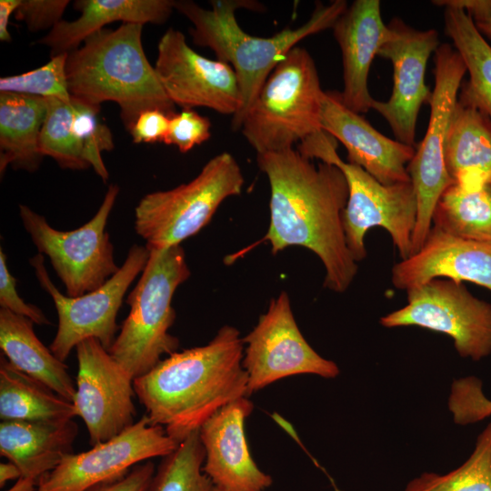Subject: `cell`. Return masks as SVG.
Returning a JSON list of instances; mask_svg holds the SVG:
<instances>
[{
  "mask_svg": "<svg viewBox=\"0 0 491 491\" xmlns=\"http://www.w3.org/2000/svg\"><path fill=\"white\" fill-rule=\"evenodd\" d=\"M270 184V224L264 239L276 254L298 246L315 253L326 270L325 287L343 293L357 274L346 243L342 215L348 185L336 165L303 155L297 149L256 155Z\"/></svg>",
  "mask_w": 491,
  "mask_h": 491,
  "instance_id": "6da1fadb",
  "label": "cell"
},
{
  "mask_svg": "<svg viewBox=\"0 0 491 491\" xmlns=\"http://www.w3.org/2000/svg\"><path fill=\"white\" fill-rule=\"evenodd\" d=\"M244 349L240 332L224 326L205 346L176 351L134 379L151 424L180 444L221 407L247 396Z\"/></svg>",
  "mask_w": 491,
  "mask_h": 491,
  "instance_id": "7a4b0ae2",
  "label": "cell"
},
{
  "mask_svg": "<svg viewBox=\"0 0 491 491\" xmlns=\"http://www.w3.org/2000/svg\"><path fill=\"white\" fill-rule=\"evenodd\" d=\"M211 9L192 1H175V9L192 24L193 42L213 50L217 60L230 65L238 80L242 106L232 117L231 128L240 130L244 116L277 64L305 37L332 28L346 10L345 0L316 4L310 18L296 29L286 27L270 37L254 36L243 31L235 12L238 8L261 11L251 0H213Z\"/></svg>",
  "mask_w": 491,
  "mask_h": 491,
  "instance_id": "3957f363",
  "label": "cell"
},
{
  "mask_svg": "<svg viewBox=\"0 0 491 491\" xmlns=\"http://www.w3.org/2000/svg\"><path fill=\"white\" fill-rule=\"evenodd\" d=\"M143 25L122 23L116 29L94 33L82 47L68 53L65 65L70 95L93 105L116 103L128 132L146 110L175 113V104L146 58Z\"/></svg>",
  "mask_w": 491,
  "mask_h": 491,
  "instance_id": "277c9868",
  "label": "cell"
},
{
  "mask_svg": "<svg viewBox=\"0 0 491 491\" xmlns=\"http://www.w3.org/2000/svg\"><path fill=\"white\" fill-rule=\"evenodd\" d=\"M190 275L181 245L149 250L146 265L126 298L129 314L108 350L133 379L152 370L163 356L177 351L179 339L169 333L175 319L172 300Z\"/></svg>",
  "mask_w": 491,
  "mask_h": 491,
  "instance_id": "5b68a950",
  "label": "cell"
},
{
  "mask_svg": "<svg viewBox=\"0 0 491 491\" xmlns=\"http://www.w3.org/2000/svg\"><path fill=\"white\" fill-rule=\"evenodd\" d=\"M324 91L316 64L295 46L277 64L247 109L241 132L256 154L294 148L323 131Z\"/></svg>",
  "mask_w": 491,
  "mask_h": 491,
  "instance_id": "8992f818",
  "label": "cell"
},
{
  "mask_svg": "<svg viewBox=\"0 0 491 491\" xmlns=\"http://www.w3.org/2000/svg\"><path fill=\"white\" fill-rule=\"evenodd\" d=\"M336 140L322 131L298 145L305 156L339 167L348 185V198L342 221L346 243L357 263L366 256L365 236L375 226L388 232L401 259L412 253L416 223L417 200L409 182L383 185L356 165L343 161L336 152Z\"/></svg>",
  "mask_w": 491,
  "mask_h": 491,
  "instance_id": "52a82bcc",
  "label": "cell"
},
{
  "mask_svg": "<svg viewBox=\"0 0 491 491\" xmlns=\"http://www.w3.org/2000/svg\"><path fill=\"white\" fill-rule=\"evenodd\" d=\"M244 175L235 157L211 158L190 182L145 195L135 208V230L148 250H162L197 234L228 197L240 195Z\"/></svg>",
  "mask_w": 491,
  "mask_h": 491,
  "instance_id": "ba28073f",
  "label": "cell"
},
{
  "mask_svg": "<svg viewBox=\"0 0 491 491\" xmlns=\"http://www.w3.org/2000/svg\"><path fill=\"white\" fill-rule=\"evenodd\" d=\"M119 193L111 185L95 215L80 227L61 231L27 205H19L25 231L42 255H46L53 269L65 287L66 296H80L103 286L119 270L114 246L106 231L109 215Z\"/></svg>",
  "mask_w": 491,
  "mask_h": 491,
  "instance_id": "9c48e42d",
  "label": "cell"
},
{
  "mask_svg": "<svg viewBox=\"0 0 491 491\" xmlns=\"http://www.w3.org/2000/svg\"><path fill=\"white\" fill-rule=\"evenodd\" d=\"M148 257L145 246L133 245L115 275L97 289L76 297L63 295L54 285L44 255L38 253L30 258L39 285L52 297L57 312L58 327L49 348L59 360L65 362L74 348L90 338L110 349L120 330L116 316L124 296Z\"/></svg>",
  "mask_w": 491,
  "mask_h": 491,
  "instance_id": "30bf717a",
  "label": "cell"
},
{
  "mask_svg": "<svg viewBox=\"0 0 491 491\" xmlns=\"http://www.w3.org/2000/svg\"><path fill=\"white\" fill-rule=\"evenodd\" d=\"M466 67L450 45L435 51V87L429 101L430 117L426 132L407 165L417 200L416 223L412 253L423 246L431 227L435 206L446 188L453 183L445 161V143L450 118Z\"/></svg>",
  "mask_w": 491,
  "mask_h": 491,
  "instance_id": "8fae6325",
  "label": "cell"
},
{
  "mask_svg": "<svg viewBox=\"0 0 491 491\" xmlns=\"http://www.w3.org/2000/svg\"><path fill=\"white\" fill-rule=\"evenodd\" d=\"M407 304L380 318L387 328L418 326L453 339L458 355L479 361L491 354V304L464 283L435 278L406 291Z\"/></svg>",
  "mask_w": 491,
  "mask_h": 491,
  "instance_id": "7c38bea8",
  "label": "cell"
},
{
  "mask_svg": "<svg viewBox=\"0 0 491 491\" xmlns=\"http://www.w3.org/2000/svg\"><path fill=\"white\" fill-rule=\"evenodd\" d=\"M243 342L246 345L242 364L248 376L247 396L295 375L335 378L340 373L334 361L322 357L305 339L285 291L270 301Z\"/></svg>",
  "mask_w": 491,
  "mask_h": 491,
  "instance_id": "4fadbf2b",
  "label": "cell"
},
{
  "mask_svg": "<svg viewBox=\"0 0 491 491\" xmlns=\"http://www.w3.org/2000/svg\"><path fill=\"white\" fill-rule=\"evenodd\" d=\"M178 445L163 426L152 425L144 415L118 436L66 456L56 468L39 478L37 491H85L123 478L135 466L166 456Z\"/></svg>",
  "mask_w": 491,
  "mask_h": 491,
  "instance_id": "5bb4252c",
  "label": "cell"
},
{
  "mask_svg": "<svg viewBox=\"0 0 491 491\" xmlns=\"http://www.w3.org/2000/svg\"><path fill=\"white\" fill-rule=\"evenodd\" d=\"M77 376L73 401L92 446L107 441L133 426L136 409L134 379L102 344L90 338L76 347Z\"/></svg>",
  "mask_w": 491,
  "mask_h": 491,
  "instance_id": "9a60e30c",
  "label": "cell"
},
{
  "mask_svg": "<svg viewBox=\"0 0 491 491\" xmlns=\"http://www.w3.org/2000/svg\"><path fill=\"white\" fill-rule=\"evenodd\" d=\"M155 69L168 97L183 109L207 107L234 116L242 106L233 67L196 53L181 31L169 28L160 38Z\"/></svg>",
  "mask_w": 491,
  "mask_h": 491,
  "instance_id": "2e32d148",
  "label": "cell"
},
{
  "mask_svg": "<svg viewBox=\"0 0 491 491\" xmlns=\"http://www.w3.org/2000/svg\"><path fill=\"white\" fill-rule=\"evenodd\" d=\"M387 25L390 35L377 55L391 61L393 88L389 99L375 100L372 109L386 120L397 141L415 146L419 110L432 95L425 73L431 54L440 45L438 33L416 29L400 18Z\"/></svg>",
  "mask_w": 491,
  "mask_h": 491,
  "instance_id": "e0dca14e",
  "label": "cell"
},
{
  "mask_svg": "<svg viewBox=\"0 0 491 491\" xmlns=\"http://www.w3.org/2000/svg\"><path fill=\"white\" fill-rule=\"evenodd\" d=\"M253 408L247 396L239 397L217 410L199 428L205 452L203 470L223 491H265L273 483L248 448L245 421Z\"/></svg>",
  "mask_w": 491,
  "mask_h": 491,
  "instance_id": "ac0fdd59",
  "label": "cell"
},
{
  "mask_svg": "<svg viewBox=\"0 0 491 491\" xmlns=\"http://www.w3.org/2000/svg\"><path fill=\"white\" fill-rule=\"evenodd\" d=\"M323 131L343 144L348 163L356 165L383 185L411 181L407 164L416 146L390 139L361 115L347 108L337 92H325L322 99Z\"/></svg>",
  "mask_w": 491,
  "mask_h": 491,
  "instance_id": "d6986e66",
  "label": "cell"
},
{
  "mask_svg": "<svg viewBox=\"0 0 491 491\" xmlns=\"http://www.w3.org/2000/svg\"><path fill=\"white\" fill-rule=\"evenodd\" d=\"M435 278L470 282L491 291V243L460 238L432 225L421 248L393 266L391 281L406 292Z\"/></svg>",
  "mask_w": 491,
  "mask_h": 491,
  "instance_id": "ffe728a7",
  "label": "cell"
},
{
  "mask_svg": "<svg viewBox=\"0 0 491 491\" xmlns=\"http://www.w3.org/2000/svg\"><path fill=\"white\" fill-rule=\"evenodd\" d=\"M333 34L343 59V104L361 115L373 107L376 99L368 89V74L373 59L390 35L383 22L379 0H356L337 18Z\"/></svg>",
  "mask_w": 491,
  "mask_h": 491,
  "instance_id": "44dd1931",
  "label": "cell"
},
{
  "mask_svg": "<svg viewBox=\"0 0 491 491\" xmlns=\"http://www.w3.org/2000/svg\"><path fill=\"white\" fill-rule=\"evenodd\" d=\"M78 426L73 419L5 420L0 423V454L22 476L37 481L74 453Z\"/></svg>",
  "mask_w": 491,
  "mask_h": 491,
  "instance_id": "7402d4cb",
  "label": "cell"
},
{
  "mask_svg": "<svg viewBox=\"0 0 491 491\" xmlns=\"http://www.w3.org/2000/svg\"><path fill=\"white\" fill-rule=\"evenodd\" d=\"M80 16L60 21L37 41L50 47L52 55L69 53L89 35L116 21L123 23H165L175 9L173 0H78L74 4Z\"/></svg>",
  "mask_w": 491,
  "mask_h": 491,
  "instance_id": "603a6c76",
  "label": "cell"
},
{
  "mask_svg": "<svg viewBox=\"0 0 491 491\" xmlns=\"http://www.w3.org/2000/svg\"><path fill=\"white\" fill-rule=\"evenodd\" d=\"M445 161L454 183L491 180V119L459 96L446 133Z\"/></svg>",
  "mask_w": 491,
  "mask_h": 491,
  "instance_id": "cb8c5ba5",
  "label": "cell"
},
{
  "mask_svg": "<svg viewBox=\"0 0 491 491\" xmlns=\"http://www.w3.org/2000/svg\"><path fill=\"white\" fill-rule=\"evenodd\" d=\"M0 347L18 370L43 383L62 397L73 402L75 384L66 365L36 336L34 323L27 317L0 309Z\"/></svg>",
  "mask_w": 491,
  "mask_h": 491,
  "instance_id": "d4e9b609",
  "label": "cell"
},
{
  "mask_svg": "<svg viewBox=\"0 0 491 491\" xmlns=\"http://www.w3.org/2000/svg\"><path fill=\"white\" fill-rule=\"evenodd\" d=\"M47 108L46 98L0 93V173L8 166L36 171L45 157L39 136Z\"/></svg>",
  "mask_w": 491,
  "mask_h": 491,
  "instance_id": "484cf974",
  "label": "cell"
},
{
  "mask_svg": "<svg viewBox=\"0 0 491 491\" xmlns=\"http://www.w3.org/2000/svg\"><path fill=\"white\" fill-rule=\"evenodd\" d=\"M73 402L0 358V418L5 420L55 421L73 419Z\"/></svg>",
  "mask_w": 491,
  "mask_h": 491,
  "instance_id": "4316f807",
  "label": "cell"
},
{
  "mask_svg": "<svg viewBox=\"0 0 491 491\" xmlns=\"http://www.w3.org/2000/svg\"><path fill=\"white\" fill-rule=\"evenodd\" d=\"M446 35L462 57L469 79L461 85L458 96L474 105L491 119V45L463 9L446 5Z\"/></svg>",
  "mask_w": 491,
  "mask_h": 491,
  "instance_id": "83f0119b",
  "label": "cell"
},
{
  "mask_svg": "<svg viewBox=\"0 0 491 491\" xmlns=\"http://www.w3.org/2000/svg\"><path fill=\"white\" fill-rule=\"evenodd\" d=\"M432 225L460 238L491 243V180L449 185L435 206Z\"/></svg>",
  "mask_w": 491,
  "mask_h": 491,
  "instance_id": "f1b7e54d",
  "label": "cell"
},
{
  "mask_svg": "<svg viewBox=\"0 0 491 491\" xmlns=\"http://www.w3.org/2000/svg\"><path fill=\"white\" fill-rule=\"evenodd\" d=\"M205 458L196 430L163 457L146 491H211L214 485L203 470Z\"/></svg>",
  "mask_w": 491,
  "mask_h": 491,
  "instance_id": "f546056e",
  "label": "cell"
},
{
  "mask_svg": "<svg viewBox=\"0 0 491 491\" xmlns=\"http://www.w3.org/2000/svg\"><path fill=\"white\" fill-rule=\"evenodd\" d=\"M405 491H491V422L459 467L443 475L422 473L408 482Z\"/></svg>",
  "mask_w": 491,
  "mask_h": 491,
  "instance_id": "4dcf8cb0",
  "label": "cell"
},
{
  "mask_svg": "<svg viewBox=\"0 0 491 491\" xmlns=\"http://www.w3.org/2000/svg\"><path fill=\"white\" fill-rule=\"evenodd\" d=\"M46 114L39 136L40 153L53 158L64 169L84 170L90 167L73 132L71 98L69 101L46 98Z\"/></svg>",
  "mask_w": 491,
  "mask_h": 491,
  "instance_id": "1f68e13d",
  "label": "cell"
},
{
  "mask_svg": "<svg viewBox=\"0 0 491 491\" xmlns=\"http://www.w3.org/2000/svg\"><path fill=\"white\" fill-rule=\"evenodd\" d=\"M73 105L72 128L81 145L85 160L106 182L108 171L102 159V152L114 149L113 135L100 119V106L82 102L71 96Z\"/></svg>",
  "mask_w": 491,
  "mask_h": 491,
  "instance_id": "d6a6232c",
  "label": "cell"
},
{
  "mask_svg": "<svg viewBox=\"0 0 491 491\" xmlns=\"http://www.w3.org/2000/svg\"><path fill=\"white\" fill-rule=\"evenodd\" d=\"M68 53L52 55L43 66L31 71L0 78V93H15L44 98L69 101L66 77Z\"/></svg>",
  "mask_w": 491,
  "mask_h": 491,
  "instance_id": "836d02e7",
  "label": "cell"
},
{
  "mask_svg": "<svg viewBox=\"0 0 491 491\" xmlns=\"http://www.w3.org/2000/svg\"><path fill=\"white\" fill-rule=\"evenodd\" d=\"M456 424L467 425L491 416V401L483 394L481 381L475 376L454 381L448 400Z\"/></svg>",
  "mask_w": 491,
  "mask_h": 491,
  "instance_id": "e575fe53",
  "label": "cell"
},
{
  "mask_svg": "<svg viewBox=\"0 0 491 491\" xmlns=\"http://www.w3.org/2000/svg\"><path fill=\"white\" fill-rule=\"evenodd\" d=\"M211 136V123L192 108L182 109L170 115L164 143L175 145L181 153H187Z\"/></svg>",
  "mask_w": 491,
  "mask_h": 491,
  "instance_id": "d590c367",
  "label": "cell"
},
{
  "mask_svg": "<svg viewBox=\"0 0 491 491\" xmlns=\"http://www.w3.org/2000/svg\"><path fill=\"white\" fill-rule=\"evenodd\" d=\"M68 5V0H21L15 17L25 22L30 31L52 29L63 20Z\"/></svg>",
  "mask_w": 491,
  "mask_h": 491,
  "instance_id": "8d00e7d4",
  "label": "cell"
},
{
  "mask_svg": "<svg viewBox=\"0 0 491 491\" xmlns=\"http://www.w3.org/2000/svg\"><path fill=\"white\" fill-rule=\"evenodd\" d=\"M16 279L9 272L6 255L0 248V306L16 315L29 318L36 325H50L43 311L35 305L25 302L16 291Z\"/></svg>",
  "mask_w": 491,
  "mask_h": 491,
  "instance_id": "74e56055",
  "label": "cell"
},
{
  "mask_svg": "<svg viewBox=\"0 0 491 491\" xmlns=\"http://www.w3.org/2000/svg\"><path fill=\"white\" fill-rule=\"evenodd\" d=\"M170 115L149 109L139 115L129 131L135 144L164 143L168 131Z\"/></svg>",
  "mask_w": 491,
  "mask_h": 491,
  "instance_id": "f35d334b",
  "label": "cell"
},
{
  "mask_svg": "<svg viewBox=\"0 0 491 491\" xmlns=\"http://www.w3.org/2000/svg\"><path fill=\"white\" fill-rule=\"evenodd\" d=\"M155 472L154 463L145 461L135 466L123 478L95 486L85 491H146Z\"/></svg>",
  "mask_w": 491,
  "mask_h": 491,
  "instance_id": "ab89813d",
  "label": "cell"
},
{
  "mask_svg": "<svg viewBox=\"0 0 491 491\" xmlns=\"http://www.w3.org/2000/svg\"><path fill=\"white\" fill-rule=\"evenodd\" d=\"M436 5H454L465 10L479 32L491 40V0H436Z\"/></svg>",
  "mask_w": 491,
  "mask_h": 491,
  "instance_id": "60d3db41",
  "label": "cell"
},
{
  "mask_svg": "<svg viewBox=\"0 0 491 491\" xmlns=\"http://www.w3.org/2000/svg\"><path fill=\"white\" fill-rule=\"evenodd\" d=\"M21 0H1L0 1V40L10 42L11 35L8 31L11 15L17 9Z\"/></svg>",
  "mask_w": 491,
  "mask_h": 491,
  "instance_id": "b9f144b4",
  "label": "cell"
},
{
  "mask_svg": "<svg viewBox=\"0 0 491 491\" xmlns=\"http://www.w3.org/2000/svg\"><path fill=\"white\" fill-rule=\"evenodd\" d=\"M22 476L19 468L12 462L0 464V486L3 487L9 480L19 479Z\"/></svg>",
  "mask_w": 491,
  "mask_h": 491,
  "instance_id": "7bdbcfd3",
  "label": "cell"
},
{
  "mask_svg": "<svg viewBox=\"0 0 491 491\" xmlns=\"http://www.w3.org/2000/svg\"><path fill=\"white\" fill-rule=\"evenodd\" d=\"M36 486H38L37 481L31 478L20 477L11 488L5 491H37Z\"/></svg>",
  "mask_w": 491,
  "mask_h": 491,
  "instance_id": "ee69618b",
  "label": "cell"
},
{
  "mask_svg": "<svg viewBox=\"0 0 491 491\" xmlns=\"http://www.w3.org/2000/svg\"><path fill=\"white\" fill-rule=\"evenodd\" d=\"M211 491H223L217 487H215V486H213L212 490Z\"/></svg>",
  "mask_w": 491,
  "mask_h": 491,
  "instance_id": "f6af8a7d",
  "label": "cell"
}]
</instances>
